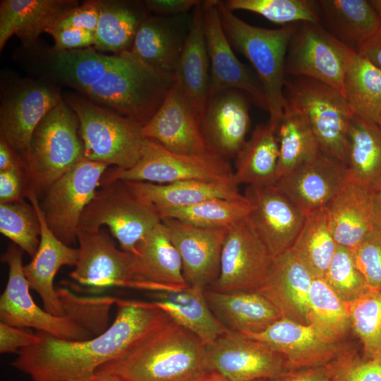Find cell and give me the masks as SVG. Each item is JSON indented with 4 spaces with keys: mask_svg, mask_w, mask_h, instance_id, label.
<instances>
[{
    "mask_svg": "<svg viewBox=\"0 0 381 381\" xmlns=\"http://www.w3.org/2000/svg\"><path fill=\"white\" fill-rule=\"evenodd\" d=\"M40 71L93 103L144 126L175 83L174 75L153 68L131 51L106 55L92 47L33 52Z\"/></svg>",
    "mask_w": 381,
    "mask_h": 381,
    "instance_id": "6da1fadb",
    "label": "cell"
},
{
    "mask_svg": "<svg viewBox=\"0 0 381 381\" xmlns=\"http://www.w3.org/2000/svg\"><path fill=\"white\" fill-rule=\"evenodd\" d=\"M103 332L81 341L37 331L39 341L18 352L12 365L32 381H88L104 365L123 356L171 318L152 302L121 301Z\"/></svg>",
    "mask_w": 381,
    "mask_h": 381,
    "instance_id": "7a4b0ae2",
    "label": "cell"
},
{
    "mask_svg": "<svg viewBox=\"0 0 381 381\" xmlns=\"http://www.w3.org/2000/svg\"><path fill=\"white\" fill-rule=\"evenodd\" d=\"M97 371L121 381H199L208 373L205 345L171 319Z\"/></svg>",
    "mask_w": 381,
    "mask_h": 381,
    "instance_id": "3957f363",
    "label": "cell"
},
{
    "mask_svg": "<svg viewBox=\"0 0 381 381\" xmlns=\"http://www.w3.org/2000/svg\"><path fill=\"white\" fill-rule=\"evenodd\" d=\"M218 10L230 44L249 61L261 83L267 104L269 123L277 131L286 104V52L298 23L267 29L243 21L224 1L218 0Z\"/></svg>",
    "mask_w": 381,
    "mask_h": 381,
    "instance_id": "277c9868",
    "label": "cell"
},
{
    "mask_svg": "<svg viewBox=\"0 0 381 381\" xmlns=\"http://www.w3.org/2000/svg\"><path fill=\"white\" fill-rule=\"evenodd\" d=\"M23 251L12 244L1 257L8 267L7 284L0 297L1 322L19 328H35L64 340L81 341L95 337L93 320L80 303H65L66 314L62 316L52 315L35 303L24 274Z\"/></svg>",
    "mask_w": 381,
    "mask_h": 381,
    "instance_id": "5b68a950",
    "label": "cell"
},
{
    "mask_svg": "<svg viewBox=\"0 0 381 381\" xmlns=\"http://www.w3.org/2000/svg\"><path fill=\"white\" fill-rule=\"evenodd\" d=\"M66 102L78 116L85 159L121 169L138 162L147 140L142 124L77 95Z\"/></svg>",
    "mask_w": 381,
    "mask_h": 381,
    "instance_id": "8992f818",
    "label": "cell"
},
{
    "mask_svg": "<svg viewBox=\"0 0 381 381\" xmlns=\"http://www.w3.org/2000/svg\"><path fill=\"white\" fill-rule=\"evenodd\" d=\"M83 158L78 116L62 99L43 117L32 134L25 168L32 188L46 190Z\"/></svg>",
    "mask_w": 381,
    "mask_h": 381,
    "instance_id": "52a82bcc",
    "label": "cell"
},
{
    "mask_svg": "<svg viewBox=\"0 0 381 381\" xmlns=\"http://www.w3.org/2000/svg\"><path fill=\"white\" fill-rule=\"evenodd\" d=\"M162 222L157 208L136 195L124 181L102 184L86 207L78 229L109 227L120 248L132 253L138 242Z\"/></svg>",
    "mask_w": 381,
    "mask_h": 381,
    "instance_id": "ba28073f",
    "label": "cell"
},
{
    "mask_svg": "<svg viewBox=\"0 0 381 381\" xmlns=\"http://www.w3.org/2000/svg\"><path fill=\"white\" fill-rule=\"evenodd\" d=\"M295 78L286 80V100L305 117L320 149L346 166L347 135L354 113L346 97L316 80Z\"/></svg>",
    "mask_w": 381,
    "mask_h": 381,
    "instance_id": "9c48e42d",
    "label": "cell"
},
{
    "mask_svg": "<svg viewBox=\"0 0 381 381\" xmlns=\"http://www.w3.org/2000/svg\"><path fill=\"white\" fill-rule=\"evenodd\" d=\"M233 173L228 160L210 151L181 155L147 138L138 162L128 169L116 167L105 172L101 184L116 180L162 184L191 180L232 182Z\"/></svg>",
    "mask_w": 381,
    "mask_h": 381,
    "instance_id": "30bf717a",
    "label": "cell"
},
{
    "mask_svg": "<svg viewBox=\"0 0 381 381\" xmlns=\"http://www.w3.org/2000/svg\"><path fill=\"white\" fill-rule=\"evenodd\" d=\"M353 51L320 23H298L288 46L285 73L316 80L344 95V73Z\"/></svg>",
    "mask_w": 381,
    "mask_h": 381,
    "instance_id": "8fae6325",
    "label": "cell"
},
{
    "mask_svg": "<svg viewBox=\"0 0 381 381\" xmlns=\"http://www.w3.org/2000/svg\"><path fill=\"white\" fill-rule=\"evenodd\" d=\"M108 165L83 158L47 190L42 210L54 234L68 246L77 240L81 217Z\"/></svg>",
    "mask_w": 381,
    "mask_h": 381,
    "instance_id": "7c38bea8",
    "label": "cell"
},
{
    "mask_svg": "<svg viewBox=\"0 0 381 381\" xmlns=\"http://www.w3.org/2000/svg\"><path fill=\"white\" fill-rule=\"evenodd\" d=\"M63 99L48 82L23 79L4 91L0 106V135L23 162L30 158L32 134L43 117Z\"/></svg>",
    "mask_w": 381,
    "mask_h": 381,
    "instance_id": "4fadbf2b",
    "label": "cell"
},
{
    "mask_svg": "<svg viewBox=\"0 0 381 381\" xmlns=\"http://www.w3.org/2000/svg\"><path fill=\"white\" fill-rule=\"evenodd\" d=\"M205 358L208 373L230 381L277 380L290 372L271 346L230 330L205 345Z\"/></svg>",
    "mask_w": 381,
    "mask_h": 381,
    "instance_id": "5bb4252c",
    "label": "cell"
},
{
    "mask_svg": "<svg viewBox=\"0 0 381 381\" xmlns=\"http://www.w3.org/2000/svg\"><path fill=\"white\" fill-rule=\"evenodd\" d=\"M79 258L71 278L81 285L93 289L113 286L148 290L140 281L133 269L132 253L118 248L103 229H78Z\"/></svg>",
    "mask_w": 381,
    "mask_h": 381,
    "instance_id": "9a60e30c",
    "label": "cell"
},
{
    "mask_svg": "<svg viewBox=\"0 0 381 381\" xmlns=\"http://www.w3.org/2000/svg\"><path fill=\"white\" fill-rule=\"evenodd\" d=\"M272 260L246 218L228 229L219 277L209 289L219 292L256 291L264 284Z\"/></svg>",
    "mask_w": 381,
    "mask_h": 381,
    "instance_id": "2e32d148",
    "label": "cell"
},
{
    "mask_svg": "<svg viewBox=\"0 0 381 381\" xmlns=\"http://www.w3.org/2000/svg\"><path fill=\"white\" fill-rule=\"evenodd\" d=\"M202 8L210 67L208 98L222 90L236 89L246 93L252 102L267 111L265 93L257 75L237 58L224 31L218 0L202 1Z\"/></svg>",
    "mask_w": 381,
    "mask_h": 381,
    "instance_id": "e0dca14e",
    "label": "cell"
},
{
    "mask_svg": "<svg viewBox=\"0 0 381 381\" xmlns=\"http://www.w3.org/2000/svg\"><path fill=\"white\" fill-rule=\"evenodd\" d=\"M251 209L247 219L272 258L290 249L306 215L275 184L247 186Z\"/></svg>",
    "mask_w": 381,
    "mask_h": 381,
    "instance_id": "ac0fdd59",
    "label": "cell"
},
{
    "mask_svg": "<svg viewBox=\"0 0 381 381\" xmlns=\"http://www.w3.org/2000/svg\"><path fill=\"white\" fill-rule=\"evenodd\" d=\"M162 222L180 255L186 284L209 289L219 277L228 229L202 228L172 218H162Z\"/></svg>",
    "mask_w": 381,
    "mask_h": 381,
    "instance_id": "d6986e66",
    "label": "cell"
},
{
    "mask_svg": "<svg viewBox=\"0 0 381 381\" xmlns=\"http://www.w3.org/2000/svg\"><path fill=\"white\" fill-rule=\"evenodd\" d=\"M348 180L346 166L321 150L312 159L282 176L274 184L306 216L327 207Z\"/></svg>",
    "mask_w": 381,
    "mask_h": 381,
    "instance_id": "ffe728a7",
    "label": "cell"
},
{
    "mask_svg": "<svg viewBox=\"0 0 381 381\" xmlns=\"http://www.w3.org/2000/svg\"><path fill=\"white\" fill-rule=\"evenodd\" d=\"M251 102L246 93L236 89L208 98L200 125L209 151L226 160L236 156L250 128Z\"/></svg>",
    "mask_w": 381,
    "mask_h": 381,
    "instance_id": "44dd1931",
    "label": "cell"
},
{
    "mask_svg": "<svg viewBox=\"0 0 381 381\" xmlns=\"http://www.w3.org/2000/svg\"><path fill=\"white\" fill-rule=\"evenodd\" d=\"M245 335L282 355L290 371L324 366L349 349L341 342L327 341L311 325L283 318L260 332Z\"/></svg>",
    "mask_w": 381,
    "mask_h": 381,
    "instance_id": "7402d4cb",
    "label": "cell"
},
{
    "mask_svg": "<svg viewBox=\"0 0 381 381\" xmlns=\"http://www.w3.org/2000/svg\"><path fill=\"white\" fill-rule=\"evenodd\" d=\"M26 196L37 212L41 232L37 252L32 260L24 265V274L30 288L40 296L44 310L52 315L62 316L66 313L58 291L54 288V278L62 266H75L79 249L60 241L49 228L35 189H28Z\"/></svg>",
    "mask_w": 381,
    "mask_h": 381,
    "instance_id": "603a6c76",
    "label": "cell"
},
{
    "mask_svg": "<svg viewBox=\"0 0 381 381\" xmlns=\"http://www.w3.org/2000/svg\"><path fill=\"white\" fill-rule=\"evenodd\" d=\"M143 133L172 152L198 155L209 151L200 122L176 83L154 116L143 126Z\"/></svg>",
    "mask_w": 381,
    "mask_h": 381,
    "instance_id": "cb8c5ba5",
    "label": "cell"
},
{
    "mask_svg": "<svg viewBox=\"0 0 381 381\" xmlns=\"http://www.w3.org/2000/svg\"><path fill=\"white\" fill-rule=\"evenodd\" d=\"M314 276L291 249L272 258L267 277L256 291L283 318L308 325V296Z\"/></svg>",
    "mask_w": 381,
    "mask_h": 381,
    "instance_id": "d4e9b609",
    "label": "cell"
},
{
    "mask_svg": "<svg viewBox=\"0 0 381 381\" xmlns=\"http://www.w3.org/2000/svg\"><path fill=\"white\" fill-rule=\"evenodd\" d=\"M132 254L134 272L140 281L148 285L150 291L188 286L180 255L162 222L144 235Z\"/></svg>",
    "mask_w": 381,
    "mask_h": 381,
    "instance_id": "484cf974",
    "label": "cell"
},
{
    "mask_svg": "<svg viewBox=\"0 0 381 381\" xmlns=\"http://www.w3.org/2000/svg\"><path fill=\"white\" fill-rule=\"evenodd\" d=\"M202 1L193 9L189 32L174 71L175 83L200 123L207 102L210 80Z\"/></svg>",
    "mask_w": 381,
    "mask_h": 381,
    "instance_id": "4316f807",
    "label": "cell"
},
{
    "mask_svg": "<svg viewBox=\"0 0 381 381\" xmlns=\"http://www.w3.org/2000/svg\"><path fill=\"white\" fill-rule=\"evenodd\" d=\"M148 15L140 25L131 52L157 70L174 73L191 24L192 15Z\"/></svg>",
    "mask_w": 381,
    "mask_h": 381,
    "instance_id": "83f0119b",
    "label": "cell"
},
{
    "mask_svg": "<svg viewBox=\"0 0 381 381\" xmlns=\"http://www.w3.org/2000/svg\"><path fill=\"white\" fill-rule=\"evenodd\" d=\"M78 6L71 0H3L0 3V49L13 35L31 49L39 35Z\"/></svg>",
    "mask_w": 381,
    "mask_h": 381,
    "instance_id": "f1b7e54d",
    "label": "cell"
},
{
    "mask_svg": "<svg viewBox=\"0 0 381 381\" xmlns=\"http://www.w3.org/2000/svg\"><path fill=\"white\" fill-rule=\"evenodd\" d=\"M327 208L338 246L353 250L375 226L373 190L349 179Z\"/></svg>",
    "mask_w": 381,
    "mask_h": 381,
    "instance_id": "f546056e",
    "label": "cell"
},
{
    "mask_svg": "<svg viewBox=\"0 0 381 381\" xmlns=\"http://www.w3.org/2000/svg\"><path fill=\"white\" fill-rule=\"evenodd\" d=\"M216 318L228 329L244 334L260 332L282 318L278 309L258 291L205 290Z\"/></svg>",
    "mask_w": 381,
    "mask_h": 381,
    "instance_id": "4dcf8cb0",
    "label": "cell"
},
{
    "mask_svg": "<svg viewBox=\"0 0 381 381\" xmlns=\"http://www.w3.org/2000/svg\"><path fill=\"white\" fill-rule=\"evenodd\" d=\"M151 293L155 306L195 334L205 345L228 331L212 313L204 289L188 286Z\"/></svg>",
    "mask_w": 381,
    "mask_h": 381,
    "instance_id": "1f68e13d",
    "label": "cell"
},
{
    "mask_svg": "<svg viewBox=\"0 0 381 381\" xmlns=\"http://www.w3.org/2000/svg\"><path fill=\"white\" fill-rule=\"evenodd\" d=\"M124 181L136 195L157 210L191 206L212 198L238 200L244 198L233 181L191 180L162 184Z\"/></svg>",
    "mask_w": 381,
    "mask_h": 381,
    "instance_id": "d6a6232c",
    "label": "cell"
},
{
    "mask_svg": "<svg viewBox=\"0 0 381 381\" xmlns=\"http://www.w3.org/2000/svg\"><path fill=\"white\" fill-rule=\"evenodd\" d=\"M316 4L320 24L355 51L381 26L370 1L318 0Z\"/></svg>",
    "mask_w": 381,
    "mask_h": 381,
    "instance_id": "836d02e7",
    "label": "cell"
},
{
    "mask_svg": "<svg viewBox=\"0 0 381 381\" xmlns=\"http://www.w3.org/2000/svg\"><path fill=\"white\" fill-rule=\"evenodd\" d=\"M279 160V142L276 130L269 123L254 128L236 156L233 182L266 185L276 181Z\"/></svg>",
    "mask_w": 381,
    "mask_h": 381,
    "instance_id": "e575fe53",
    "label": "cell"
},
{
    "mask_svg": "<svg viewBox=\"0 0 381 381\" xmlns=\"http://www.w3.org/2000/svg\"><path fill=\"white\" fill-rule=\"evenodd\" d=\"M349 179L371 190L381 185V127L356 114L347 135Z\"/></svg>",
    "mask_w": 381,
    "mask_h": 381,
    "instance_id": "d590c367",
    "label": "cell"
},
{
    "mask_svg": "<svg viewBox=\"0 0 381 381\" xmlns=\"http://www.w3.org/2000/svg\"><path fill=\"white\" fill-rule=\"evenodd\" d=\"M148 13L143 2L99 1L95 48L114 54L131 51L137 31Z\"/></svg>",
    "mask_w": 381,
    "mask_h": 381,
    "instance_id": "8d00e7d4",
    "label": "cell"
},
{
    "mask_svg": "<svg viewBox=\"0 0 381 381\" xmlns=\"http://www.w3.org/2000/svg\"><path fill=\"white\" fill-rule=\"evenodd\" d=\"M276 132L279 142L276 181L312 159L321 150L305 117L286 100Z\"/></svg>",
    "mask_w": 381,
    "mask_h": 381,
    "instance_id": "74e56055",
    "label": "cell"
},
{
    "mask_svg": "<svg viewBox=\"0 0 381 381\" xmlns=\"http://www.w3.org/2000/svg\"><path fill=\"white\" fill-rule=\"evenodd\" d=\"M337 246L325 207L306 214L290 249L315 278H324Z\"/></svg>",
    "mask_w": 381,
    "mask_h": 381,
    "instance_id": "f35d334b",
    "label": "cell"
},
{
    "mask_svg": "<svg viewBox=\"0 0 381 381\" xmlns=\"http://www.w3.org/2000/svg\"><path fill=\"white\" fill-rule=\"evenodd\" d=\"M343 85L344 97L354 114L375 123L381 104V69L353 51Z\"/></svg>",
    "mask_w": 381,
    "mask_h": 381,
    "instance_id": "ab89813d",
    "label": "cell"
},
{
    "mask_svg": "<svg viewBox=\"0 0 381 381\" xmlns=\"http://www.w3.org/2000/svg\"><path fill=\"white\" fill-rule=\"evenodd\" d=\"M308 325L327 341L340 343L351 327L349 303L323 278H314L308 296Z\"/></svg>",
    "mask_w": 381,
    "mask_h": 381,
    "instance_id": "60d3db41",
    "label": "cell"
},
{
    "mask_svg": "<svg viewBox=\"0 0 381 381\" xmlns=\"http://www.w3.org/2000/svg\"><path fill=\"white\" fill-rule=\"evenodd\" d=\"M250 209L244 196L238 200L212 198L191 206L157 210L162 219H176L202 228L229 229L246 219Z\"/></svg>",
    "mask_w": 381,
    "mask_h": 381,
    "instance_id": "b9f144b4",
    "label": "cell"
},
{
    "mask_svg": "<svg viewBox=\"0 0 381 381\" xmlns=\"http://www.w3.org/2000/svg\"><path fill=\"white\" fill-rule=\"evenodd\" d=\"M351 327L363 345V357L381 356V291L369 289L349 303Z\"/></svg>",
    "mask_w": 381,
    "mask_h": 381,
    "instance_id": "7bdbcfd3",
    "label": "cell"
},
{
    "mask_svg": "<svg viewBox=\"0 0 381 381\" xmlns=\"http://www.w3.org/2000/svg\"><path fill=\"white\" fill-rule=\"evenodd\" d=\"M224 3L232 11L255 13L282 26L302 22L320 23L313 0H227Z\"/></svg>",
    "mask_w": 381,
    "mask_h": 381,
    "instance_id": "ee69618b",
    "label": "cell"
},
{
    "mask_svg": "<svg viewBox=\"0 0 381 381\" xmlns=\"http://www.w3.org/2000/svg\"><path fill=\"white\" fill-rule=\"evenodd\" d=\"M0 231L33 257L40 240V223L32 205L24 200L0 204Z\"/></svg>",
    "mask_w": 381,
    "mask_h": 381,
    "instance_id": "f6af8a7d",
    "label": "cell"
},
{
    "mask_svg": "<svg viewBox=\"0 0 381 381\" xmlns=\"http://www.w3.org/2000/svg\"><path fill=\"white\" fill-rule=\"evenodd\" d=\"M323 279L347 303L370 289L356 264L353 251L338 245Z\"/></svg>",
    "mask_w": 381,
    "mask_h": 381,
    "instance_id": "bcb514c9",
    "label": "cell"
},
{
    "mask_svg": "<svg viewBox=\"0 0 381 381\" xmlns=\"http://www.w3.org/2000/svg\"><path fill=\"white\" fill-rule=\"evenodd\" d=\"M325 367L330 381H381V356L365 358L349 349Z\"/></svg>",
    "mask_w": 381,
    "mask_h": 381,
    "instance_id": "7dc6e473",
    "label": "cell"
},
{
    "mask_svg": "<svg viewBox=\"0 0 381 381\" xmlns=\"http://www.w3.org/2000/svg\"><path fill=\"white\" fill-rule=\"evenodd\" d=\"M352 251L369 289L381 291V230L375 226Z\"/></svg>",
    "mask_w": 381,
    "mask_h": 381,
    "instance_id": "c3c4849f",
    "label": "cell"
},
{
    "mask_svg": "<svg viewBox=\"0 0 381 381\" xmlns=\"http://www.w3.org/2000/svg\"><path fill=\"white\" fill-rule=\"evenodd\" d=\"M99 14V1H87L60 16L47 30L77 28L95 32Z\"/></svg>",
    "mask_w": 381,
    "mask_h": 381,
    "instance_id": "681fc988",
    "label": "cell"
},
{
    "mask_svg": "<svg viewBox=\"0 0 381 381\" xmlns=\"http://www.w3.org/2000/svg\"><path fill=\"white\" fill-rule=\"evenodd\" d=\"M46 32L52 36L54 40V46L52 48L56 51L86 49L94 45L95 42V32L77 28L49 29Z\"/></svg>",
    "mask_w": 381,
    "mask_h": 381,
    "instance_id": "f907efd6",
    "label": "cell"
},
{
    "mask_svg": "<svg viewBox=\"0 0 381 381\" xmlns=\"http://www.w3.org/2000/svg\"><path fill=\"white\" fill-rule=\"evenodd\" d=\"M37 334L29 333L19 327L0 322V352H18L19 350L37 343Z\"/></svg>",
    "mask_w": 381,
    "mask_h": 381,
    "instance_id": "816d5d0a",
    "label": "cell"
},
{
    "mask_svg": "<svg viewBox=\"0 0 381 381\" xmlns=\"http://www.w3.org/2000/svg\"><path fill=\"white\" fill-rule=\"evenodd\" d=\"M23 168L0 171L1 203H11L22 200L23 193ZM27 174V173H26Z\"/></svg>",
    "mask_w": 381,
    "mask_h": 381,
    "instance_id": "f5cc1de1",
    "label": "cell"
},
{
    "mask_svg": "<svg viewBox=\"0 0 381 381\" xmlns=\"http://www.w3.org/2000/svg\"><path fill=\"white\" fill-rule=\"evenodd\" d=\"M143 4L148 12L161 16H174L187 13L200 1L198 0H146Z\"/></svg>",
    "mask_w": 381,
    "mask_h": 381,
    "instance_id": "db71d44e",
    "label": "cell"
},
{
    "mask_svg": "<svg viewBox=\"0 0 381 381\" xmlns=\"http://www.w3.org/2000/svg\"><path fill=\"white\" fill-rule=\"evenodd\" d=\"M356 52L381 69V26L372 36L358 45Z\"/></svg>",
    "mask_w": 381,
    "mask_h": 381,
    "instance_id": "11a10c76",
    "label": "cell"
},
{
    "mask_svg": "<svg viewBox=\"0 0 381 381\" xmlns=\"http://www.w3.org/2000/svg\"><path fill=\"white\" fill-rule=\"evenodd\" d=\"M276 381H330L325 365L290 371Z\"/></svg>",
    "mask_w": 381,
    "mask_h": 381,
    "instance_id": "9f6ffc18",
    "label": "cell"
},
{
    "mask_svg": "<svg viewBox=\"0 0 381 381\" xmlns=\"http://www.w3.org/2000/svg\"><path fill=\"white\" fill-rule=\"evenodd\" d=\"M20 168L25 169L21 160L8 144L0 139V171Z\"/></svg>",
    "mask_w": 381,
    "mask_h": 381,
    "instance_id": "6f0895ef",
    "label": "cell"
},
{
    "mask_svg": "<svg viewBox=\"0 0 381 381\" xmlns=\"http://www.w3.org/2000/svg\"><path fill=\"white\" fill-rule=\"evenodd\" d=\"M373 190V216L374 224L381 230V185Z\"/></svg>",
    "mask_w": 381,
    "mask_h": 381,
    "instance_id": "680465c9",
    "label": "cell"
},
{
    "mask_svg": "<svg viewBox=\"0 0 381 381\" xmlns=\"http://www.w3.org/2000/svg\"><path fill=\"white\" fill-rule=\"evenodd\" d=\"M88 381H121L117 377L103 372L97 371Z\"/></svg>",
    "mask_w": 381,
    "mask_h": 381,
    "instance_id": "91938a15",
    "label": "cell"
},
{
    "mask_svg": "<svg viewBox=\"0 0 381 381\" xmlns=\"http://www.w3.org/2000/svg\"><path fill=\"white\" fill-rule=\"evenodd\" d=\"M199 381H230L215 373H208ZM257 381H276V380H257Z\"/></svg>",
    "mask_w": 381,
    "mask_h": 381,
    "instance_id": "94428289",
    "label": "cell"
},
{
    "mask_svg": "<svg viewBox=\"0 0 381 381\" xmlns=\"http://www.w3.org/2000/svg\"><path fill=\"white\" fill-rule=\"evenodd\" d=\"M370 3L375 10L381 21V0H370Z\"/></svg>",
    "mask_w": 381,
    "mask_h": 381,
    "instance_id": "6125c7cd",
    "label": "cell"
},
{
    "mask_svg": "<svg viewBox=\"0 0 381 381\" xmlns=\"http://www.w3.org/2000/svg\"><path fill=\"white\" fill-rule=\"evenodd\" d=\"M375 123H376L380 127H381V104H380V109H379V111H378V113H377L376 119H375Z\"/></svg>",
    "mask_w": 381,
    "mask_h": 381,
    "instance_id": "be15d7a7",
    "label": "cell"
}]
</instances>
